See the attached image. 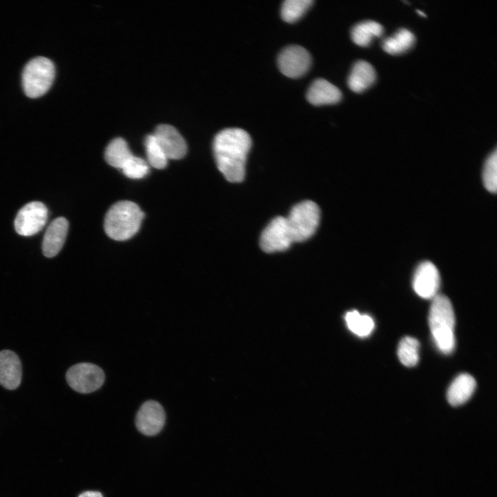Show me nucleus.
<instances>
[{"label":"nucleus","mask_w":497,"mask_h":497,"mask_svg":"<svg viewBox=\"0 0 497 497\" xmlns=\"http://www.w3.org/2000/svg\"><path fill=\"white\" fill-rule=\"evenodd\" d=\"M121 170L129 178L141 179L148 173L149 168L144 159L133 155Z\"/></svg>","instance_id":"obj_26"},{"label":"nucleus","mask_w":497,"mask_h":497,"mask_svg":"<svg viewBox=\"0 0 497 497\" xmlns=\"http://www.w3.org/2000/svg\"><path fill=\"white\" fill-rule=\"evenodd\" d=\"M66 380L75 391L88 393L99 389L104 382L103 370L96 364L82 362L72 366L66 372Z\"/></svg>","instance_id":"obj_6"},{"label":"nucleus","mask_w":497,"mask_h":497,"mask_svg":"<svg viewBox=\"0 0 497 497\" xmlns=\"http://www.w3.org/2000/svg\"><path fill=\"white\" fill-rule=\"evenodd\" d=\"M476 387V380L471 375L460 374L449 387L447 393L448 402L454 407L465 403L471 398Z\"/></svg>","instance_id":"obj_16"},{"label":"nucleus","mask_w":497,"mask_h":497,"mask_svg":"<svg viewBox=\"0 0 497 497\" xmlns=\"http://www.w3.org/2000/svg\"><path fill=\"white\" fill-rule=\"evenodd\" d=\"M313 3L312 0H286L281 8L282 19L289 23L298 21Z\"/></svg>","instance_id":"obj_23"},{"label":"nucleus","mask_w":497,"mask_h":497,"mask_svg":"<svg viewBox=\"0 0 497 497\" xmlns=\"http://www.w3.org/2000/svg\"><path fill=\"white\" fill-rule=\"evenodd\" d=\"M429 324L433 340L441 352L451 353L455 347V315L449 299L438 294L432 299Z\"/></svg>","instance_id":"obj_2"},{"label":"nucleus","mask_w":497,"mask_h":497,"mask_svg":"<svg viewBox=\"0 0 497 497\" xmlns=\"http://www.w3.org/2000/svg\"><path fill=\"white\" fill-rule=\"evenodd\" d=\"M251 146L246 131L237 128L219 132L213 141V152L219 170L231 182H240L245 175V165Z\"/></svg>","instance_id":"obj_1"},{"label":"nucleus","mask_w":497,"mask_h":497,"mask_svg":"<svg viewBox=\"0 0 497 497\" xmlns=\"http://www.w3.org/2000/svg\"><path fill=\"white\" fill-rule=\"evenodd\" d=\"M166 414L157 401L148 400L140 407L135 418L138 431L146 436L157 434L165 424Z\"/></svg>","instance_id":"obj_10"},{"label":"nucleus","mask_w":497,"mask_h":497,"mask_svg":"<svg viewBox=\"0 0 497 497\" xmlns=\"http://www.w3.org/2000/svg\"><path fill=\"white\" fill-rule=\"evenodd\" d=\"M55 75L54 64L48 58L38 57L31 59L22 74L25 94L30 98L43 95L51 87Z\"/></svg>","instance_id":"obj_5"},{"label":"nucleus","mask_w":497,"mask_h":497,"mask_svg":"<svg viewBox=\"0 0 497 497\" xmlns=\"http://www.w3.org/2000/svg\"><path fill=\"white\" fill-rule=\"evenodd\" d=\"M21 376L18 355L10 350L0 351V384L7 389H15L21 383Z\"/></svg>","instance_id":"obj_14"},{"label":"nucleus","mask_w":497,"mask_h":497,"mask_svg":"<svg viewBox=\"0 0 497 497\" xmlns=\"http://www.w3.org/2000/svg\"><path fill=\"white\" fill-rule=\"evenodd\" d=\"M79 497H103L99 491H88L81 494Z\"/></svg>","instance_id":"obj_27"},{"label":"nucleus","mask_w":497,"mask_h":497,"mask_svg":"<svg viewBox=\"0 0 497 497\" xmlns=\"http://www.w3.org/2000/svg\"><path fill=\"white\" fill-rule=\"evenodd\" d=\"M416 11L420 15H421L422 17H426V14L425 12H422L421 10H417Z\"/></svg>","instance_id":"obj_28"},{"label":"nucleus","mask_w":497,"mask_h":497,"mask_svg":"<svg viewBox=\"0 0 497 497\" xmlns=\"http://www.w3.org/2000/svg\"><path fill=\"white\" fill-rule=\"evenodd\" d=\"M48 217L46 205L38 201L24 205L17 213L14 220L16 232L23 236H31L39 232L45 226Z\"/></svg>","instance_id":"obj_7"},{"label":"nucleus","mask_w":497,"mask_h":497,"mask_svg":"<svg viewBox=\"0 0 497 497\" xmlns=\"http://www.w3.org/2000/svg\"><path fill=\"white\" fill-rule=\"evenodd\" d=\"M320 218V211L314 202L306 200L295 204L284 217L285 228L291 243L310 238L318 226Z\"/></svg>","instance_id":"obj_4"},{"label":"nucleus","mask_w":497,"mask_h":497,"mask_svg":"<svg viewBox=\"0 0 497 497\" xmlns=\"http://www.w3.org/2000/svg\"><path fill=\"white\" fill-rule=\"evenodd\" d=\"M414 291L421 298L433 299L438 295L440 276L437 267L430 261H424L416 267L412 280Z\"/></svg>","instance_id":"obj_9"},{"label":"nucleus","mask_w":497,"mask_h":497,"mask_svg":"<svg viewBox=\"0 0 497 497\" xmlns=\"http://www.w3.org/2000/svg\"><path fill=\"white\" fill-rule=\"evenodd\" d=\"M144 216V213L135 203L126 200L118 202L106 214L105 232L115 240H126L139 231Z\"/></svg>","instance_id":"obj_3"},{"label":"nucleus","mask_w":497,"mask_h":497,"mask_svg":"<svg viewBox=\"0 0 497 497\" xmlns=\"http://www.w3.org/2000/svg\"><path fill=\"white\" fill-rule=\"evenodd\" d=\"M419 342L410 336H405L400 341L398 356L402 364L409 367L417 364L419 360Z\"/></svg>","instance_id":"obj_21"},{"label":"nucleus","mask_w":497,"mask_h":497,"mask_svg":"<svg viewBox=\"0 0 497 497\" xmlns=\"http://www.w3.org/2000/svg\"><path fill=\"white\" fill-rule=\"evenodd\" d=\"M341 97L339 88L324 79H315L306 92L307 100L315 106L335 104Z\"/></svg>","instance_id":"obj_15"},{"label":"nucleus","mask_w":497,"mask_h":497,"mask_svg":"<svg viewBox=\"0 0 497 497\" xmlns=\"http://www.w3.org/2000/svg\"><path fill=\"white\" fill-rule=\"evenodd\" d=\"M133 157L126 142L121 137L113 139L107 146L104 157L107 163L121 169Z\"/></svg>","instance_id":"obj_18"},{"label":"nucleus","mask_w":497,"mask_h":497,"mask_svg":"<svg viewBox=\"0 0 497 497\" xmlns=\"http://www.w3.org/2000/svg\"><path fill=\"white\" fill-rule=\"evenodd\" d=\"M291 244L285 228L284 217L282 216L273 219L260 236V247L266 253L285 251Z\"/></svg>","instance_id":"obj_11"},{"label":"nucleus","mask_w":497,"mask_h":497,"mask_svg":"<svg viewBox=\"0 0 497 497\" xmlns=\"http://www.w3.org/2000/svg\"><path fill=\"white\" fill-rule=\"evenodd\" d=\"M311 62V58L309 52L297 45L284 48L277 58L280 70L290 78H298L304 75L309 70Z\"/></svg>","instance_id":"obj_8"},{"label":"nucleus","mask_w":497,"mask_h":497,"mask_svg":"<svg viewBox=\"0 0 497 497\" xmlns=\"http://www.w3.org/2000/svg\"><path fill=\"white\" fill-rule=\"evenodd\" d=\"M415 42L414 35L406 28H400L382 43L383 50L389 54L402 53L411 48Z\"/></svg>","instance_id":"obj_20"},{"label":"nucleus","mask_w":497,"mask_h":497,"mask_svg":"<svg viewBox=\"0 0 497 497\" xmlns=\"http://www.w3.org/2000/svg\"><path fill=\"white\" fill-rule=\"evenodd\" d=\"M144 145L148 164L157 169L165 168L167 165L168 159L153 134L146 137Z\"/></svg>","instance_id":"obj_24"},{"label":"nucleus","mask_w":497,"mask_h":497,"mask_svg":"<svg viewBox=\"0 0 497 497\" xmlns=\"http://www.w3.org/2000/svg\"><path fill=\"white\" fill-rule=\"evenodd\" d=\"M383 30L382 26L377 21L367 20L359 22L352 28L351 37L355 44L367 46L375 37L381 36Z\"/></svg>","instance_id":"obj_19"},{"label":"nucleus","mask_w":497,"mask_h":497,"mask_svg":"<svg viewBox=\"0 0 497 497\" xmlns=\"http://www.w3.org/2000/svg\"><path fill=\"white\" fill-rule=\"evenodd\" d=\"M153 135L168 159H179L186 155V141L173 126L160 124L157 126Z\"/></svg>","instance_id":"obj_12"},{"label":"nucleus","mask_w":497,"mask_h":497,"mask_svg":"<svg viewBox=\"0 0 497 497\" xmlns=\"http://www.w3.org/2000/svg\"><path fill=\"white\" fill-rule=\"evenodd\" d=\"M376 78V70L369 62L360 60L353 66L348 77L349 88L355 92H360L370 87Z\"/></svg>","instance_id":"obj_17"},{"label":"nucleus","mask_w":497,"mask_h":497,"mask_svg":"<svg viewBox=\"0 0 497 497\" xmlns=\"http://www.w3.org/2000/svg\"><path fill=\"white\" fill-rule=\"evenodd\" d=\"M485 188L495 193L497 189V153L495 149L486 159L482 173Z\"/></svg>","instance_id":"obj_25"},{"label":"nucleus","mask_w":497,"mask_h":497,"mask_svg":"<svg viewBox=\"0 0 497 497\" xmlns=\"http://www.w3.org/2000/svg\"><path fill=\"white\" fill-rule=\"evenodd\" d=\"M68 229V222L63 217L55 219L47 228L42 242V251L47 257H52L62 248Z\"/></svg>","instance_id":"obj_13"},{"label":"nucleus","mask_w":497,"mask_h":497,"mask_svg":"<svg viewBox=\"0 0 497 497\" xmlns=\"http://www.w3.org/2000/svg\"><path fill=\"white\" fill-rule=\"evenodd\" d=\"M345 321L348 328L360 337L369 335L374 328L373 319L367 315H361L357 311L348 312Z\"/></svg>","instance_id":"obj_22"}]
</instances>
